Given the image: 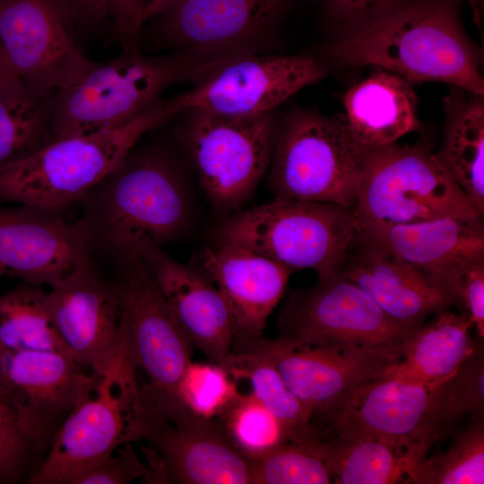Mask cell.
Here are the masks:
<instances>
[{
  "label": "cell",
  "instance_id": "cell-2",
  "mask_svg": "<svg viewBox=\"0 0 484 484\" xmlns=\"http://www.w3.org/2000/svg\"><path fill=\"white\" fill-rule=\"evenodd\" d=\"M74 225L89 248L129 265L144 251L161 247L185 229L189 206L184 186L164 160L128 156L81 200Z\"/></svg>",
  "mask_w": 484,
  "mask_h": 484
},
{
  "label": "cell",
  "instance_id": "cell-46",
  "mask_svg": "<svg viewBox=\"0 0 484 484\" xmlns=\"http://www.w3.org/2000/svg\"><path fill=\"white\" fill-rule=\"evenodd\" d=\"M2 0H0V3H1Z\"/></svg>",
  "mask_w": 484,
  "mask_h": 484
},
{
  "label": "cell",
  "instance_id": "cell-13",
  "mask_svg": "<svg viewBox=\"0 0 484 484\" xmlns=\"http://www.w3.org/2000/svg\"><path fill=\"white\" fill-rule=\"evenodd\" d=\"M118 289L121 299L118 342L147 381L145 395L176 397V389L192 361L190 341L175 318L149 267L139 260Z\"/></svg>",
  "mask_w": 484,
  "mask_h": 484
},
{
  "label": "cell",
  "instance_id": "cell-41",
  "mask_svg": "<svg viewBox=\"0 0 484 484\" xmlns=\"http://www.w3.org/2000/svg\"><path fill=\"white\" fill-rule=\"evenodd\" d=\"M147 0H112L109 14L116 30L125 44L132 45L142 24Z\"/></svg>",
  "mask_w": 484,
  "mask_h": 484
},
{
  "label": "cell",
  "instance_id": "cell-45",
  "mask_svg": "<svg viewBox=\"0 0 484 484\" xmlns=\"http://www.w3.org/2000/svg\"><path fill=\"white\" fill-rule=\"evenodd\" d=\"M4 274H5V269H4L3 264H2L1 261H0V277H1L2 275H4Z\"/></svg>",
  "mask_w": 484,
  "mask_h": 484
},
{
  "label": "cell",
  "instance_id": "cell-4",
  "mask_svg": "<svg viewBox=\"0 0 484 484\" xmlns=\"http://www.w3.org/2000/svg\"><path fill=\"white\" fill-rule=\"evenodd\" d=\"M136 373L117 340L112 359L94 373L93 385L62 423L27 483L71 484L119 446L147 440L151 418Z\"/></svg>",
  "mask_w": 484,
  "mask_h": 484
},
{
  "label": "cell",
  "instance_id": "cell-28",
  "mask_svg": "<svg viewBox=\"0 0 484 484\" xmlns=\"http://www.w3.org/2000/svg\"><path fill=\"white\" fill-rule=\"evenodd\" d=\"M483 95L445 99V125L439 151L442 167L484 213V101Z\"/></svg>",
  "mask_w": 484,
  "mask_h": 484
},
{
  "label": "cell",
  "instance_id": "cell-7",
  "mask_svg": "<svg viewBox=\"0 0 484 484\" xmlns=\"http://www.w3.org/2000/svg\"><path fill=\"white\" fill-rule=\"evenodd\" d=\"M358 236L353 208L276 197L225 220L221 242L237 244L319 278L341 272Z\"/></svg>",
  "mask_w": 484,
  "mask_h": 484
},
{
  "label": "cell",
  "instance_id": "cell-21",
  "mask_svg": "<svg viewBox=\"0 0 484 484\" xmlns=\"http://www.w3.org/2000/svg\"><path fill=\"white\" fill-rule=\"evenodd\" d=\"M199 264L229 305L234 341L261 337L294 270L245 246L221 241L204 248Z\"/></svg>",
  "mask_w": 484,
  "mask_h": 484
},
{
  "label": "cell",
  "instance_id": "cell-27",
  "mask_svg": "<svg viewBox=\"0 0 484 484\" xmlns=\"http://www.w3.org/2000/svg\"><path fill=\"white\" fill-rule=\"evenodd\" d=\"M43 88L24 81L0 47V167L24 158L54 140L53 101Z\"/></svg>",
  "mask_w": 484,
  "mask_h": 484
},
{
  "label": "cell",
  "instance_id": "cell-16",
  "mask_svg": "<svg viewBox=\"0 0 484 484\" xmlns=\"http://www.w3.org/2000/svg\"><path fill=\"white\" fill-rule=\"evenodd\" d=\"M0 47L24 81L56 91L77 84L95 65L55 0H2Z\"/></svg>",
  "mask_w": 484,
  "mask_h": 484
},
{
  "label": "cell",
  "instance_id": "cell-40",
  "mask_svg": "<svg viewBox=\"0 0 484 484\" xmlns=\"http://www.w3.org/2000/svg\"><path fill=\"white\" fill-rule=\"evenodd\" d=\"M395 0H328L331 13L351 31L362 28L398 6Z\"/></svg>",
  "mask_w": 484,
  "mask_h": 484
},
{
  "label": "cell",
  "instance_id": "cell-22",
  "mask_svg": "<svg viewBox=\"0 0 484 484\" xmlns=\"http://www.w3.org/2000/svg\"><path fill=\"white\" fill-rule=\"evenodd\" d=\"M341 274L367 293L397 324L416 331L432 314L457 302L454 293L408 262L359 240Z\"/></svg>",
  "mask_w": 484,
  "mask_h": 484
},
{
  "label": "cell",
  "instance_id": "cell-14",
  "mask_svg": "<svg viewBox=\"0 0 484 484\" xmlns=\"http://www.w3.org/2000/svg\"><path fill=\"white\" fill-rule=\"evenodd\" d=\"M94 380L93 372L65 354L0 346V386L33 452L50 445Z\"/></svg>",
  "mask_w": 484,
  "mask_h": 484
},
{
  "label": "cell",
  "instance_id": "cell-25",
  "mask_svg": "<svg viewBox=\"0 0 484 484\" xmlns=\"http://www.w3.org/2000/svg\"><path fill=\"white\" fill-rule=\"evenodd\" d=\"M409 82L393 73L376 72L344 96V121L367 148L394 143L419 128L416 100Z\"/></svg>",
  "mask_w": 484,
  "mask_h": 484
},
{
  "label": "cell",
  "instance_id": "cell-29",
  "mask_svg": "<svg viewBox=\"0 0 484 484\" xmlns=\"http://www.w3.org/2000/svg\"><path fill=\"white\" fill-rule=\"evenodd\" d=\"M341 484H393L408 478L419 462L405 451L375 439L320 436L311 444Z\"/></svg>",
  "mask_w": 484,
  "mask_h": 484
},
{
  "label": "cell",
  "instance_id": "cell-12",
  "mask_svg": "<svg viewBox=\"0 0 484 484\" xmlns=\"http://www.w3.org/2000/svg\"><path fill=\"white\" fill-rule=\"evenodd\" d=\"M309 56L238 53L216 60L181 95L184 111L202 110L227 117L271 112L302 88L325 75Z\"/></svg>",
  "mask_w": 484,
  "mask_h": 484
},
{
  "label": "cell",
  "instance_id": "cell-18",
  "mask_svg": "<svg viewBox=\"0 0 484 484\" xmlns=\"http://www.w3.org/2000/svg\"><path fill=\"white\" fill-rule=\"evenodd\" d=\"M0 261L5 273L50 288L92 263L74 226L54 210L25 205L0 208Z\"/></svg>",
  "mask_w": 484,
  "mask_h": 484
},
{
  "label": "cell",
  "instance_id": "cell-26",
  "mask_svg": "<svg viewBox=\"0 0 484 484\" xmlns=\"http://www.w3.org/2000/svg\"><path fill=\"white\" fill-rule=\"evenodd\" d=\"M472 326L466 313L445 310L423 324L405 341L400 359L379 377L430 384L454 374L479 344L471 339Z\"/></svg>",
  "mask_w": 484,
  "mask_h": 484
},
{
  "label": "cell",
  "instance_id": "cell-6",
  "mask_svg": "<svg viewBox=\"0 0 484 484\" xmlns=\"http://www.w3.org/2000/svg\"><path fill=\"white\" fill-rule=\"evenodd\" d=\"M353 212L358 229L483 215L429 145L396 143L366 149Z\"/></svg>",
  "mask_w": 484,
  "mask_h": 484
},
{
  "label": "cell",
  "instance_id": "cell-20",
  "mask_svg": "<svg viewBox=\"0 0 484 484\" xmlns=\"http://www.w3.org/2000/svg\"><path fill=\"white\" fill-rule=\"evenodd\" d=\"M357 238L418 267L456 297L463 271L484 259L482 219L446 217L359 227ZM458 302V299H457Z\"/></svg>",
  "mask_w": 484,
  "mask_h": 484
},
{
  "label": "cell",
  "instance_id": "cell-31",
  "mask_svg": "<svg viewBox=\"0 0 484 484\" xmlns=\"http://www.w3.org/2000/svg\"><path fill=\"white\" fill-rule=\"evenodd\" d=\"M0 346L69 356L51 318L48 292L24 282L0 295Z\"/></svg>",
  "mask_w": 484,
  "mask_h": 484
},
{
  "label": "cell",
  "instance_id": "cell-35",
  "mask_svg": "<svg viewBox=\"0 0 484 484\" xmlns=\"http://www.w3.org/2000/svg\"><path fill=\"white\" fill-rule=\"evenodd\" d=\"M238 391L223 366L191 361L178 382L176 397L195 415L215 419Z\"/></svg>",
  "mask_w": 484,
  "mask_h": 484
},
{
  "label": "cell",
  "instance_id": "cell-11",
  "mask_svg": "<svg viewBox=\"0 0 484 484\" xmlns=\"http://www.w3.org/2000/svg\"><path fill=\"white\" fill-rule=\"evenodd\" d=\"M191 111L187 140L201 186L215 206L234 209L251 195L271 161L272 113L227 117Z\"/></svg>",
  "mask_w": 484,
  "mask_h": 484
},
{
  "label": "cell",
  "instance_id": "cell-38",
  "mask_svg": "<svg viewBox=\"0 0 484 484\" xmlns=\"http://www.w3.org/2000/svg\"><path fill=\"white\" fill-rule=\"evenodd\" d=\"M148 476V465L127 443L79 474L71 484H126L136 479L147 481Z\"/></svg>",
  "mask_w": 484,
  "mask_h": 484
},
{
  "label": "cell",
  "instance_id": "cell-37",
  "mask_svg": "<svg viewBox=\"0 0 484 484\" xmlns=\"http://www.w3.org/2000/svg\"><path fill=\"white\" fill-rule=\"evenodd\" d=\"M32 452L0 386V484L22 480Z\"/></svg>",
  "mask_w": 484,
  "mask_h": 484
},
{
  "label": "cell",
  "instance_id": "cell-15",
  "mask_svg": "<svg viewBox=\"0 0 484 484\" xmlns=\"http://www.w3.org/2000/svg\"><path fill=\"white\" fill-rule=\"evenodd\" d=\"M231 350L249 352L268 360L312 418L350 391L379 377L401 357L385 348L304 345L281 336L235 341Z\"/></svg>",
  "mask_w": 484,
  "mask_h": 484
},
{
  "label": "cell",
  "instance_id": "cell-10",
  "mask_svg": "<svg viewBox=\"0 0 484 484\" xmlns=\"http://www.w3.org/2000/svg\"><path fill=\"white\" fill-rule=\"evenodd\" d=\"M279 329L281 337L298 344L378 347L401 355L415 332L393 322L341 272L293 292L281 309Z\"/></svg>",
  "mask_w": 484,
  "mask_h": 484
},
{
  "label": "cell",
  "instance_id": "cell-24",
  "mask_svg": "<svg viewBox=\"0 0 484 484\" xmlns=\"http://www.w3.org/2000/svg\"><path fill=\"white\" fill-rule=\"evenodd\" d=\"M281 0H180L165 13L169 40L187 51L242 53L277 13Z\"/></svg>",
  "mask_w": 484,
  "mask_h": 484
},
{
  "label": "cell",
  "instance_id": "cell-42",
  "mask_svg": "<svg viewBox=\"0 0 484 484\" xmlns=\"http://www.w3.org/2000/svg\"><path fill=\"white\" fill-rule=\"evenodd\" d=\"M112 0H68L71 11L82 22L93 24L109 14Z\"/></svg>",
  "mask_w": 484,
  "mask_h": 484
},
{
  "label": "cell",
  "instance_id": "cell-34",
  "mask_svg": "<svg viewBox=\"0 0 484 484\" xmlns=\"http://www.w3.org/2000/svg\"><path fill=\"white\" fill-rule=\"evenodd\" d=\"M251 484H328L333 476L312 445L287 442L250 460Z\"/></svg>",
  "mask_w": 484,
  "mask_h": 484
},
{
  "label": "cell",
  "instance_id": "cell-36",
  "mask_svg": "<svg viewBox=\"0 0 484 484\" xmlns=\"http://www.w3.org/2000/svg\"><path fill=\"white\" fill-rule=\"evenodd\" d=\"M442 405L449 424L468 413L484 415L482 345L479 344L459 368L445 379L442 390Z\"/></svg>",
  "mask_w": 484,
  "mask_h": 484
},
{
  "label": "cell",
  "instance_id": "cell-44",
  "mask_svg": "<svg viewBox=\"0 0 484 484\" xmlns=\"http://www.w3.org/2000/svg\"><path fill=\"white\" fill-rule=\"evenodd\" d=\"M468 3L470 4L472 9L474 19L476 21L480 20L478 7H477L478 0H468Z\"/></svg>",
  "mask_w": 484,
  "mask_h": 484
},
{
  "label": "cell",
  "instance_id": "cell-32",
  "mask_svg": "<svg viewBox=\"0 0 484 484\" xmlns=\"http://www.w3.org/2000/svg\"><path fill=\"white\" fill-rule=\"evenodd\" d=\"M408 480L416 484L484 483V416L479 415L442 453L423 458Z\"/></svg>",
  "mask_w": 484,
  "mask_h": 484
},
{
  "label": "cell",
  "instance_id": "cell-17",
  "mask_svg": "<svg viewBox=\"0 0 484 484\" xmlns=\"http://www.w3.org/2000/svg\"><path fill=\"white\" fill-rule=\"evenodd\" d=\"M146 406L151 418L147 440L161 459L168 483H252L250 460L215 419L195 415L178 400Z\"/></svg>",
  "mask_w": 484,
  "mask_h": 484
},
{
  "label": "cell",
  "instance_id": "cell-9",
  "mask_svg": "<svg viewBox=\"0 0 484 484\" xmlns=\"http://www.w3.org/2000/svg\"><path fill=\"white\" fill-rule=\"evenodd\" d=\"M366 149L343 117L294 113L276 139L272 188L276 197L353 208Z\"/></svg>",
  "mask_w": 484,
  "mask_h": 484
},
{
  "label": "cell",
  "instance_id": "cell-8",
  "mask_svg": "<svg viewBox=\"0 0 484 484\" xmlns=\"http://www.w3.org/2000/svg\"><path fill=\"white\" fill-rule=\"evenodd\" d=\"M447 377L430 384L369 380L315 415L312 423L318 437L379 440L419 462L450 425L442 405Z\"/></svg>",
  "mask_w": 484,
  "mask_h": 484
},
{
  "label": "cell",
  "instance_id": "cell-1",
  "mask_svg": "<svg viewBox=\"0 0 484 484\" xmlns=\"http://www.w3.org/2000/svg\"><path fill=\"white\" fill-rule=\"evenodd\" d=\"M350 65H375L407 82H439L483 95L476 50L450 0L398 6L329 48Z\"/></svg>",
  "mask_w": 484,
  "mask_h": 484
},
{
  "label": "cell",
  "instance_id": "cell-33",
  "mask_svg": "<svg viewBox=\"0 0 484 484\" xmlns=\"http://www.w3.org/2000/svg\"><path fill=\"white\" fill-rule=\"evenodd\" d=\"M215 420L231 444L249 460L289 442L280 421L248 392L238 391Z\"/></svg>",
  "mask_w": 484,
  "mask_h": 484
},
{
  "label": "cell",
  "instance_id": "cell-19",
  "mask_svg": "<svg viewBox=\"0 0 484 484\" xmlns=\"http://www.w3.org/2000/svg\"><path fill=\"white\" fill-rule=\"evenodd\" d=\"M48 304L69 357L91 372L103 371L117 348L119 290L91 263L51 288Z\"/></svg>",
  "mask_w": 484,
  "mask_h": 484
},
{
  "label": "cell",
  "instance_id": "cell-43",
  "mask_svg": "<svg viewBox=\"0 0 484 484\" xmlns=\"http://www.w3.org/2000/svg\"><path fill=\"white\" fill-rule=\"evenodd\" d=\"M180 0H148L142 14L143 23L147 19L165 13Z\"/></svg>",
  "mask_w": 484,
  "mask_h": 484
},
{
  "label": "cell",
  "instance_id": "cell-5",
  "mask_svg": "<svg viewBox=\"0 0 484 484\" xmlns=\"http://www.w3.org/2000/svg\"><path fill=\"white\" fill-rule=\"evenodd\" d=\"M222 56L186 51L148 57L130 49L108 62L95 63L77 84L56 91L52 108L54 139L120 125L158 100L170 85L194 79Z\"/></svg>",
  "mask_w": 484,
  "mask_h": 484
},
{
  "label": "cell",
  "instance_id": "cell-23",
  "mask_svg": "<svg viewBox=\"0 0 484 484\" xmlns=\"http://www.w3.org/2000/svg\"><path fill=\"white\" fill-rule=\"evenodd\" d=\"M142 260L193 347L221 365L231 352L235 330L220 290L202 272L177 262L161 247L147 249Z\"/></svg>",
  "mask_w": 484,
  "mask_h": 484
},
{
  "label": "cell",
  "instance_id": "cell-39",
  "mask_svg": "<svg viewBox=\"0 0 484 484\" xmlns=\"http://www.w3.org/2000/svg\"><path fill=\"white\" fill-rule=\"evenodd\" d=\"M456 295L463 303L467 315L477 329L479 337L484 336V259L470 264L460 277Z\"/></svg>",
  "mask_w": 484,
  "mask_h": 484
},
{
  "label": "cell",
  "instance_id": "cell-3",
  "mask_svg": "<svg viewBox=\"0 0 484 484\" xmlns=\"http://www.w3.org/2000/svg\"><path fill=\"white\" fill-rule=\"evenodd\" d=\"M180 112V95L159 99L116 126L54 139L0 167V201L54 211L81 201L129 155L145 133Z\"/></svg>",
  "mask_w": 484,
  "mask_h": 484
},
{
  "label": "cell",
  "instance_id": "cell-30",
  "mask_svg": "<svg viewBox=\"0 0 484 484\" xmlns=\"http://www.w3.org/2000/svg\"><path fill=\"white\" fill-rule=\"evenodd\" d=\"M221 366L236 382L248 383V393L280 421L289 441L307 445L316 440L312 415L268 360L249 352L231 350Z\"/></svg>",
  "mask_w": 484,
  "mask_h": 484
}]
</instances>
